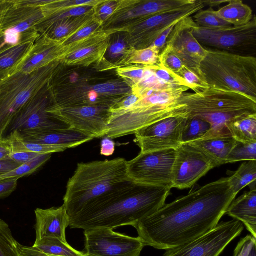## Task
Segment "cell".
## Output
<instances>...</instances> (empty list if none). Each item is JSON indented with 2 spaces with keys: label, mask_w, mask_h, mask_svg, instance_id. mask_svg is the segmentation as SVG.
I'll return each mask as SVG.
<instances>
[{
  "label": "cell",
  "mask_w": 256,
  "mask_h": 256,
  "mask_svg": "<svg viewBox=\"0 0 256 256\" xmlns=\"http://www.w3.org/2000/svg\"><path fill=\"white\" fill-rule=\"evenodd\" d=\"M230 0H202L204 6H208L210 8L216 6L224 3H228Z\"/></svg>",
  "instance_id": "cell-55"
},
{
  "label": "cell",
  "mask_w": 256,
  "mask_h": 256,
  "mask_svg": "<svg viewBox=\"0 0 256 256\" xmlns=\"http://www.w3.org/2000/svg\"><path fill=\"white\" fill-rule=\"evenodd\" d=\"M18 180H7L0 181V198L10 195L16 189Z\"/></svg>",
  "instance_id": "cell-49"
},
{
  "label": "cell",
  "mask_w": 256,
  "mask_h": 256,
  "mask_svg": "<svg viewBox=\"0 0 256 256\" xmlns=\"http://www.w3.org/2000/svg\"><path fill=\"white\" fill-rule=\"evenodd\" d=\"M159 50L154 46L142 50L132 48L122 66L130 64L152 66L158 64Z\"/></svg>",
  "instance_id": "cell-33"
},
{
  "label": "cell",
  "mask_w": 256,
  "mask_h": 256,
  "mask_svg": "<svg viewBox=\"0 0 256 256\" xmlns=\"http://www.w3.org/2000/svg\"><path fill=\"white\" fill-rule=\"evenodd\" d=\"M115 150L114 142L110 138L106 136L104 138L100 145V154L104 156H110L114 154Z\"/></svg>",
  "instance_id": "cell-52"
},
{
  "label": "cell",
  "mask_w": 256,
  "mask_h": 256,
  "mask_svg": "<svg viewBox=\"0 0 256 256\" xmlns=\"http://www.w3.org/2000/svg\"><path fill=\"white\" fill-rule=\"evenodd\" d=\"M116 30H103L64 48L60 62L68 66H88L99 64L106 53L109 36Z\"/></svg>",
  "instance_id": "cell-19"
},
{
  "label": "cell",
  "mask_w": 256,
  "mask_h": 256,
  "mask_svg": "<svg viewBox=\"0 0 256 256\" xmlns=\"http://www.w3.org/2000/svg\"><path fill=\"white\" fill-rule=\"evenodd\" d=\"M178 22H175L168 28L155 40L151 46L156 48L160 52L166 46L167 40L173 28Z\"/></svg>",
  "instance_id": "cell-51"
},
{
  "label": "cell",
  "mask_w": 256,
  "mask_h": 256,
  "mask_svg": "<svg viewBox=\"0 0 256 256\" xmlns=\"http://www.w3.org/2000/svg\"><path fill=\"white\" fill-rule=\"evenodd\" d=\"M249 160H256V142H237L228 156L226 164Z\"/></svg>",
  "instance_id": "cell-40"
},
{
  "label": "cell",
  "mask_w": 256,
  "mask_h": 256,
  "mask_svg": "<svg viewBox=\"0 0 256 256\" xmlns=\"http://www.w3.org/2000/svg\"><path fill=\"white\" fill-rule=\"evenodd\" d=\"M216 13L222 19L234 26L246 24L253 18L252 8L240 0H230Z\"/></svg>",
  "instance_id": "cell-28"
},
{
  "label": "cell",
  "mask_w": 256,
  "mask_h": 256,
  "mask_svg": "<svg viewBox=\"0 0 256 256\" xmlns=\"http://www.w3.org/2000/svg\"><path fill=\"white\" fill-rule=\"evenodd\" d=\"M228 130L237 142H256V114L234 120L228 125Z\"/></svg>",
  "instance_id": "cell-30"
},
{
  "label": "cell",
  "mask_w": 256,
  "mask_h": 256,
  "mask_svg": "<svg viewBox=\"0 0 256 256\" xmlns=\"http://www.w3.org/2000/svg\"><path fill=\"white\" fill-rule=\"evenodd\" d=\"M32 246L46 254L55 256H80L84 254L73 248L68 242L56 238L36 240Z\"/></svg>",
  "instance_id": "cell-31"
},
{
  "label": "cell",
  "mask_w": 256,
  "mask_h": 256,
  "mask_svg": "<svg viewBox=\"0 0 256 256\" xmlns=\"http://www.w3.org/2000/svg\"><path fill=\"white\" fill-rule=\"evenodd\" d=\"M100 0H51L40 6L44 18L58 12L75 6L96 4Z\"/></svg>",
  "instance_id": "cell-38"
},
{
  "label": "cell",
  "mask_w": 256,
  "mask_h": 256,
  "mask_svg": "<svg viewBox=\"0 0 256 256\" xmlns=\"http://www.w3.org/2000/svg\"><path fill=\"white\" fill-rule=\"evenodd\" d=\"M215 167L200 151L188 143H182L176 148L172 188L182 190L191 188Z\"/></svg>",
  "instance_id": "cell-16"
},
{
  "label": "cell",
  "mask_w": 256,
  "mask_h": 256,
  "mask_svg": "<svg viewBox=\"0 0 256 256\" xmlns=\"http://www.w3.org/2000/svg\"><path fill=\"white\" fill-rule=\"evenodd\" d=\"M103 30L102 24L93 18L70 38L60 42L65 48Z\"/></svg>",
  "instance_id": "cell-41"
},
{
  "label": "cell",
  "mask_w": 256,
  "mask_h": 256,
  "mask_svg": "<svg viewBox=\"0 0 256 256\" xmlns=\"http://www.w3.org/2000/svg\"><path fill=\"white\" fill-rule=\"evenodd\" d=\"M96 5L75 6L58 12L45 18L40 23L36 26L34 28L39 32L58 20L68 18L80 16L92 13L94 12Z\"/></svg>",
  "instance_id": "cell-34"
},
{
  "label": "cell",
  "mask_w": 256,
  "mask_h": 256,
  "mask_svg": "<svg viewBox=\"0 0 256 256\" xmlns=\"http://www.w3.org/2000/svg\"><path fill=\"white\" fill-rule=\"evenodd\" d=\"M4 38V45H8V46H14L17 44L22 38L21 34L12 28H9L2 32Z\"/></svg>",
  "instance_id": "cell-48"
},
{
  "label": "cell",
  "mask_w": 256,
  "mask_h": 256,
  "mask_svg": "<svg viewBox=\"0 0 256 256\" xmlns=\"http://www.w3.org/2000/svg\"><path fill=\"white\" fill-rule=\"evenodd\" d=\"M185 105L178 100L163 104H150L138 100L132 107L110 112L106 136L111 139L134 134L137 130L166 117L184 113Z\"/></svg>",
  "instance_id": "cell-7"
},
{
  "label": "cell",
  "mask_w": 256,
  "mask_h": 256,
  "mask_svg": "<svg viewBox=\"0 0 256 256\" xmlns=\"http://www.w3.org/2000/svg\"><path fill=\"white\" fill-rule=\"evenodd\" d=\"M34 212L36 240L44 238H56L67 242L66 232L69 226L70 218L63 204L47 209L38 208Z\"/></svg>",
  "instance_id": "cell-20"
},
{
  "label": "cell",
  "mask_w": 256,
  "mask_h": 256,
  "mask_svg": "<svg viewBox=\"0 0 256 256\" xmlns=\"http://www.w3.org/2000/svg\"><path fill=\"white\" fill-rule=\"evenodd\" d=\"M132 48L128 34L116 30L109 36L106 53L98 64H102L105 70L121 67Z\"/></svg>",
  "instance_id": "cell-25"
},
{
  "label": "cell",
  "mask_w": 256,
  "mask_h": 256,
  "mask_svg": "<svg viewBox=\"0 0 256 256\" xmlns=\"http://www.w3.org/2000/svg\"><path fill=\"white\" fill-rule=\"evenodd\" d=\"M186 113L161 119L137 130L135 142L140 152L177 148L182 143Z\"/></svg>",
  "instance_id": "cell-13"
},
{
  "label": "cell",
  "mask_w": 256,
  "mask_h": 256,
  "mask_svg": "<svg viewBox=\"0 0 256 256\" xmlns=\"http://www.w3.org/2000/svg\"><path fill=\"white\" fill-rule=\"evenodd\" d=\"M210 129V124L197 116L187 118L182 133V143L201 138Z\"/></svg>",
  "instance_id": "cell-35"
},
{
  "label": "cell",
  "mask_w": 256,
  "mask_h": 256,
  "mask_svg": "<svg viewBox=\"0 0 256 256\" xmlns=\"http://www.w3.org/2000/svg\"><path fill=\"white\" fill-rule=\"evenodd\" d=\"M41 154H44L31 152H11L9 155V158L16 162L23 164L32 160Z\"/></svg>",
  "instance_id": "cell-47"
},
{
  "label": "cell",
  "mask_w": 256,
  "mask_h": 256,
  "mask_svg": "<svg viewBox=\"0 0 256 256\" xmlns=\"http://www.w3.org/2000/svg\"><path fill=\"white\" fill-rule=\"evenodd\" d=\"M50 83L32 97L16 114L10 124V133L14 130L47 132L70 128L66 123L47 112L54 104L53 97L46 94Z\"/></svg>",
  "instance_id": "cell-9"
},
{
  "label": "cell",
  "mask_w": 256,
  "mask_h": 256,
  "mask_svg": "<svg viewBox=\"0 0 256 256\" xmlns=\"http://www.w3.org/2000/svg\"><path fill=\"white\" fill-rule=\"evenodd\" d=\"M233 256H256V238L248 235L238 242Z\"/></svg>",
  "instance_id": "cell-46"
},
{
  "label": "cell",
  "mask_w": 256,
  "mask_h": 256,
  "mask_svg": "<svg viewBox=\"0 0 256 256\" xmlns=\"http://www.w3.org/2000/svg\"><path fill=\"white\" fill-rule=\"evenodd\" d=\"M9 226L0 218V256H20Z\"/></svg>",
  "instance_id": "cell-39"
},
{
  "label": "cell",
  "mask_w": 256,
  "mask_h": 256,
  "mask_svg": "<svg viewBox=\"0 0 256 256\" xmlns=\"http://www.w3.org/2000/svg\"><path fill=\"white\" fill-rule=\"evenodd\" d=\"M118 3V0H100L94 6V18L103 26L116 10Z\"/></svg>",
  "instance_id": "cell-44"
},
{
  "label": "cell",
  "mask_w": 256,
  "mask_h": 256,
  "mask_svg": "<svg viewBox=\"0 0 256 256\" xmlns=\"http://www.w3.org/2000/svg\"><path fill=\"white\" fill-rule=\"evenodd\" d=\"M171 189L130 182L87 204L70 218L69 226L85 230L132 226L162 208Z\"/></svg>",
  "instance_id": "cell-2"
},
{
  "label": "cell",
  "mask_w": 256,
  "mask_h": 256,
  "mask_svg": "<svg viewBox=\"0 0 256 256\" xmlns=\"http://www.w3.org/2000/svg\"><path fill=\"white\" fill-rule=\"evenodd\" d=\"M4 46V38L2 32H0V50L5 48Z\"/></svg>",
  "instance_id": "cell-56"
},
{
  "label": "cell",
  "mask_w": 256,
  "mask_h": 256,
  "mask_svg": "<svg viewBox=\"0 0 256 256\" xmlns=\"http://www.w3.org/2000/svg\"><path fill=\"white\" fill-rule=\"evenodd\" d=\"M84 253L93 256H140L145 246L139 237L100 228L84 230Z\"/></svg>",
  "instance_id": "cell-15"
},
{
  "label": "cell",
  "mask_w": 256,
  "mask_h": 256,
  "mask_svg": "<svg viewBox=\"0 0 256 256\" xmlns=\"http://www.w3.org/2000/svg\"><path fill=\"white\" fill-rule=\"evenodd\" d=\"M236 196L228 178H222L192 190L132 226L145 246L176 248L214 228Z\"/></svg>",
  "instance_id": "cell-1"
},
{
  "label": "cell",
  "mask_w": 256,
  "mask_h": 256,
  "mask_svg": "<svg viewBox=\"0 0 256 256\" xmlns=\"http://www.w3.org/2000/svg\"><path fill=\"white\" fill-rule=\"evenodd\" d=\"M4 143L10 147L11 152H31L45 154L62 152L67 150L62 146L25 141L18 136L17 130L10 132L6 138Z\"/></svg>",
  "instance_id": "cell-29"
},
{
  "label": "cell",
  "mask_w": 256,
  "mask_h": 256,
  "mask_svg": "<svg viewBox=\"0 0 256 256\" xmlns=\"http://www.w3.org/2000/svg\"><path fill=\"white\" fill-rule=\"evenodd\" d=\"M52 154H41L32 160L20 165L14 170L0 176V181L7 180H18L28 176L42 166L51 158Z\"/></svg>",
  "instance_id": "cell-36"
},
{
  "label": "cell",
  "mask_w": 256,
  "mask_h": 256,
  "mask_svg": "<svg viewBox=\"0 0 256 256\" xmlns=\"http://www.w3.org/2000/svg\"><path fill=\"white\" fill-rule=\"evenodd\" d=\"M158 65L176 76L185 66L180 59L166 46L160 54Z\"/></svg>",
  "instance_id": "cell-42"
},
{
  "label": "cell",
  "mask_w": 256,
  "mask_h": 256,
  "mask_svg": "<svg viewBox=\"0 0 256 256\" xmlns=\"http://www.w3.org/2000/svg\"><path fill=\"white\" fill-rule=\"evenodd\" d=\"M193 20L199 26L210 30L226 28L232 26L222 19L212 8L200 10L194 14Z\"/></svg>",
  "instance_id": "cell-37"
},
{
  "label": "cell",
  "mask_w": 256,
  "mask_h": 256,
  "mask_svg": "<svg viewBox=\"0 0 256 256\" xmlns=\"http://www.w3.org/2000/svg\"><path fill=\"white\" fill-rule=\"evenodd\" d=\"M124 158L80 162L69 179L64 206L71 217L87 204L132 181L127 173Z\"/></svg>",
  "instance_id": "cell-4"
},
{
  "label": "cell",
  "mask_w": 256,
  "mask_h": 256,
  "mask_svg": "<svg viewBox=\"0 0 256 256\" xmlns=\"http://www.w3.org/2000/svg\"><path fill=\"white\" fill-rule=\"evenodd\" d=\"M194 22L190 16L178 22L169 36L165 46L176 54L186 67L202 78L200 66L206 54L207 49L200 44L192 34V26Z\"/></svg>",
  "instance_id": "cell-17"
},
{
  "label": "cell",
  "mask_w": 256,
  "mask_h": 256,
  "mask_svg": "<svg viewBox=\"0 0 256 256\" xmlns=\"http://www.w3.org/2000/svg\"><path fill=\"white\" fill-rule=\"evenodd\" d=\"M176 158V149L140 152L127 161L129 178L136 184L172 188V174Z\"/></svg>",
  "instance_id": "cell-8"
},
{
  "label": "cell",
  "mask_w": 256,
  "mask_h": 256,
  "mask_svg": "<svg viewBox=\"0 0 256 256\" xmlns=\"http://www.w3.org/2000/svg\"><path fill=\"white\" fill-rule=\"evenodd\" d=\"M228 177L229 182L234 192L237 194L244 188L256 183V160L243 162L238 170Z\"/></svg>",
  "instance_id": "cell-32"
},
{
  "label": "cell",
  "mask_w": 256,
  "mask_h": 256,
  "mask_svg": "<svg viewBox=\"0 0 256 256\" xmlns=\"http://www.w3.org/2000/svg\"><path fill=\"white\" fill-rule=\"evenodd\" d=\"M10 153L11 150L6 144L3 143L0 144V160L10 158Z\"/></svg>",
  "instance_id": "cell-54"
},
{
  "label": "cell",
  "mask_w": 256,
  "mask_h": 256,
  "mask_svg": "<svg viewBox=\"0 0 256 256\" xmlns=\"http://www.w3.org/2000/svg\"><path fill=\"white\" fill-rule=\"evenodd\" d=\"M64 48L60 42L42 36L36 40L32 49L20 62V72L28 74L54 62L60 61Z\"/></svg>",
  "instance_id": "cell-21"
},
{
  "label": "cell",
  "mask_w": 256,
  "mask_h": 256,
  "mask_svg": "<svg viewBox=\"0 0 256 256\" xmlns=\"http://www.w3.org/2000/svg\"><path fill=\"white\" fill-rule=\"evenodd\" d=\"M40 36L34 28H32L22 34L17 44L0 50V71L10 68L18 64L30 52Z\"/></svg>",
  "instance_id": "cell-26"
},
{
  "label": "cell",
  "mask_w": 256,
  "mask_h": 256,
  "mask_svg": "<svg viewBox=\"0 0 256 256\" xmlns=\"http://www.w3.org/2000/svg\"><path fill=\"white\" fill-rule=\"evenodd\" d=\"M20 165L10 158L0 160V176L14 170Z\"/></svg>",
  "instance_id": "cell-53"
},
{
  "label": "cell",
  "mask_w": 256,
  "mask_h": 256,
  "mask_svg": "<svg viewBox=\"0 0 256 256\" xmlns=\"http://www.w3.org/2000/svg\"><path fill=\"white\" fill-rule=\"evenodd\" d=\"M17 132L18 136L25 141L60 146L66 149L77 147L94 139L81 132L71 128L47 132Z\"/></svg>",
  "instance_id": "cell-22"
},
{
  "label": "cell",
  "mask_w": 256,
  "mask_h": 256,
  "mask_svg": "<svg viewBox=\"0 0 256 256\" xmlns=\"http://www.w3.org/2000/svg\"><path fill=\"white\" fill-rule=\"evenodd\" d=\"M178 100L185 105L188 118L197 116L210 124V130L201 138L229 134L230 122L256 114V100L240 92L210 86L197 92H183Z\"/></svg>",
  "instance_id": "cell-3"
},
{
  "label": "cell",
  "mask_w": 256,
  "mask_h": 256,
  "mask_svg": "<svg viewBox=\"0 0 256 256\" xmlns=\"http://www.w3.org/2000/svg\"><path fill=\"white\" fill-rule=\"evenodd\" d=\"M192 32L202 46L213 47L216 50L231 53L242 52L256 44V18L241 26L210 30L201 28L194 22Z\"/></svg>",
  "instance_id": "cell-11"
},
{
  "label": "cell",
  "mask_w": 256,
  "mask_h": 256,
  "mask_svg": "<svg viewBox=\"0 0 256 256\" xmlns=\"http://www.w3.org/2000/svg\"><path fill=\"white\" fill-rule=\"evenodd\" d=\"M168 0H122L114 14L103 24L104 30L124 28L146 17L166 14L172 10Z\"/></svg>",
  "instance_id": "cell-18"
},
{
  "label": "cell",
  "mask_w": 256,
  "mask_h": 256,
  "mask_svg": "<svg viewBox=\"0 0 256 256\" xmlns=\"http://www.w3.org/2000/svg\"><path fill=\"white\" fill-rule=\"evenodd\" d=\"M236 142L234 138L229 134L186 143L202 152L216 167L226 164L228 156Z\"/></svg>",
  "instance_id": "cell-23"
},
{
  "label": "cell",
  "mask_w": 256,
  "mask_h": 256,
  "mask_svg": "<svg viewBox=\"0 0 256 256\" xmlns=\"http://www.w3.org/2000/svg\"><path fill=\"white\" fill-rule=\"evenodd\" d=\"M60 62H54L32 72L19 70V63L0 84V144L4 143L10 124L28 101L52 79Z\"/></svg>",
  "instance_id": "cell-6"
},
{
  "label": "cell",
  "mask_w": 256,
  "mask_h": 256,
  "mask_svg": "<svg viewBox=\"0 0 256 256\" xmlns=\"http://www.w3.org/2000/svg\"><path fill=\"white\" fill-rule=\"evenodd\" d=\"M94 13L58 20L39 32L50 40L61 42L70 38L92 20L94 18Z\"/></svg>",
  "instance_id": "cell-27"
},
{
  "label": "cell",
  "mask_w": 256,
  "mask_h": 256,
  "mask_svg": "<svg viewBox=\"0 0 256 256\" xmlns=\"http://www.w3.org/2000/svg\"><path fill=\"white\" fill-rule=\"evenodd\" d=\"M110 107L81 106L57 108L53 104L47 112L66 123L70 128L98 138L106 136L108 133Z\"/></svg>",
  "instance_id": "cell-14"
},
{
  "label": "cell",
  "mask_w": 256,
  "mask_h": 256,
  "mask_svg": "<svg viewBox=\"0 0 256 256\" xmlns=\"http://www.w3.org/2000/svg\"><path fill=\"white\" fill-rule=\"evenodd\" d=\"M226 214L240 222L251 235L256 238V188L234 200Z\"/></svg>",
  "instance_id": "cell-24"
},
{
  "label": "cell",
  "mask_w": 256,
  "mask_h": 256,
  "mask_svg": "<svg viewBox=\"0 0 256 256\" xmlns=\"http://www.w3.org/2000/svg\"><path fill=\"white\" fill-rule=\"evenodd\" d=\"M177 76L183 79L190 89L194 92H200L209 87L198 74L186 66L177 74Z\"/></svg>",
  "instance_id": "cell-45"
},
{
  "label": "cell",
  "mask_w": 256,
  "mask_h": 256,
  "mask_svg": "<svg viewBox=\"0 0 256 256\" xmlns=\"http://www.w3.org/2000/svg\"><path fill=\"white\" fill-rule=\"evenodd\" d=\"M202 0L176 12L158 14L142 18L123 29L128 34L130 46L135 50L148 48L170 26L196 14L204 7Z\"/></svg>",
  "instance_id": "cell-12"
},
{
  "label": "cell",
  "mask_w": 256,
  "mask_h": 256,
  "mask_svg": "<svg viewBox=\"0 0 256 256\" xmlns=\"http://www.w3.org/2000/svg\"><path fill=\"white\" fill-rule=\"evenodd\" d=\"M18 252L20 256H55L46 254L33 246H27L17 243ZM80 256H93L84 254Z\"/></svg>",
  "instance_id": "cell-50"
},
{
  "label": "cell",
  "mask_w": 256,
  "mask_h": 256,
  "mask_svg": "<svg viewBox=\"0 0 256 256\" xmlns=\"http://www.w3.org/2000/svg\"><path fill=\"white\" fill-rule=\"evenodd\" d=\"M146 66H132L116 68V72L131 88L138 84L142 78Z\"/></svg>",
  "instance_id": "cell-43"
},
{
  "label": "cell",
  "mask_w": 256,
  "mask_h": 256,
  "mask_svg": "<svg viewBox=\"0 0 256 256\" xmlns=\"http://www.w3.org/2000/svg\"><path fill=\"white\" fill-rule=\"evenodd\" d=\"M4 79V76L2 74L0 73V84L2 82Z\"/></svg>",
  "instance_id": "cell-57"
},
{
  "label": "cell",
  "mask_w": 256,
  "mask_h": 256,
  "mask_svg": "<svg viewBox=\"0 0 256 256\" xmlns=\"http://www.w3.org/2000/svg\"><path fill=\"white\" fill-rule=\"evenodd\" d=\"M244 229L240 221L220 222L203 236L176 248L166 250L163 256H220L226 247Z\"/></svg>",
  "instance_id": "cell-10"
},
{
  "label": "cell",
  "mask_w": 256,
  "mask_h": 256,
  "mask_svg": "<svg viewBox=\"0 0 256 256\" xmlns=\"http://www.w3.org/2000/svg\"><path fill=\"white\" fill-rule=\"evenodd\" d=\"M200 70L209 86L240 92L256 100L254 56L207 49Z\"/></svg>",
  "instance_id": "cell-5"
}]
</instances>
